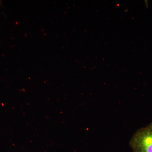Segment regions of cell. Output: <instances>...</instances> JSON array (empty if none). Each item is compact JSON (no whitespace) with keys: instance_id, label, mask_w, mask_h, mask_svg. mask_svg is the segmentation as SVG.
Wrapping results in <instances>:
<instances>
[{"instance_id":"6da1fadb","label":"cell","mask_w":152,"mask_h":152,"mask_svg":"<svg viewBox=\"0 0 152 152\" xmlns=\"http://www.w3.org/2000/svg\"><path fill=\"white\" fill-rule=\"evenodd\" d=\"M129 145L133 152H152V123L138 130Z\"/></svg>"}]
</instances>
